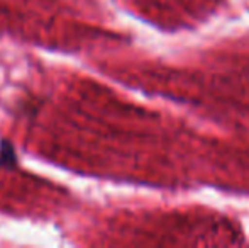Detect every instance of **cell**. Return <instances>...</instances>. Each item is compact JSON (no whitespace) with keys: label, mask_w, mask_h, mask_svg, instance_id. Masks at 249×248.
<instances>
[{"label":"cell","mask_w":249,"mask_h":248,"mask_svg":"<svg viewBox=\"0 0 249 248\" xmlns=\"http://www.w3.org/2000/svg\"><path fill=\"white\" fill-rule=\"evenodd\" d=\"M17 163V155L14 145L7 139H3L0 143V167H5V169H12Z\"/></svg>","instance_id":"6da1fadb"}]
</instances>
